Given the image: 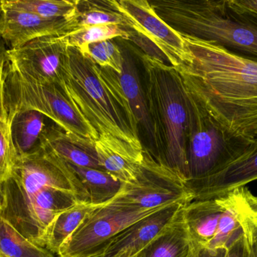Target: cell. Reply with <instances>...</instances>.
Wrapping results in <instances>:
<instances>
[{"label":"cell","instance_id":"277c9868","mask_svg":"<svg viewBox=\"0 0 257 257\" xmlns=\"http://www.w3.org/2000/svg\"><path fill=\"white\" fill-rule=\"evenodd\" d=\"M157 15L181 35L257 63V20L230 0H155Z\"/></svg>","mask_w":257,"mask_h":257},{"label":"cell","instance_id":"ffe728a7","mask_svg":"<svg viewBox=\"0 0 257 257\" xmlns=\"http://www.w3.org/2000/svg\"><path fill=\"white\" fill-rule=\"evenodd\" d=\"M223 210L221 197L192 201L184 205V221L195 250L207 248L212 241Z\"/></svg>","mask_w":257,"mask_h":257},{"label":"cell","instance_id":"9c48e42d","mask_svg":"<svg viewBox=\"0 0 257 257\" xmlns=\"http://www.w3.org/2000/svg\"><path fill=\"white\" fill-rule=\"evenodd\" d=\"M3 188L6 206L0 216L39 246L45 230L56 216L78 203L73 193L68 190L45 187L26 196L4 186Z\"/></svg>","mask_w":257,"mask_h":257},{"label":"cell","instance_id":"484cf974","mask_svg":"<svg viewBox=\"0 0 257 257\" xmlns=\"http://www.w3.org/2000/svg\"><path fill=\"white\" fill-rule=\"evenodd\" d=\"M54 255L24 237L0 216V257H55Z\"/></svg>","mask_w":257,"mask_h":257},{"label":"cell","instance_id":"44dd1931","mask_svg":"<svg viewBox=\"0 0 257 257\" xmlns=\"http://www.w3.org/2000/svg\"><path fill=\"white\" fill-rule=\"evenodd\" d=\"M184 207L173 223L134 257L193 256L195 249L184 221Z\"/></svg>","mask_w":257,"mask_h":257},{"label":"cell","instance_id":"5b68a950","mask_svg":"<svg viewBox=\"0 0 257 257\" xmlns=\"http://www.w3.org/2000/svg\"><path fill=\"white\" fill-rule=\"evenodd\" d=\"M5 93L9 113L26 110L39 112L72 140L86 147L94 148L99 134L80 116L59 84L33 79L6 61Z\"/></svg>","mask_w":257,"mask_h":257},{"label":"cell","instance_id":"6da1fadb","mask_svg":"<svg viewBox=\"0 0 257 257\" xmlns=\"http://www.w3.org/2000/svg\"><path fill=\"white\" fill-rule=\"evenodd\" d=\"M180 75L187 92L190 181L221 170L256 141L257 98H223L197 78Z\"/></svg>","mask_w":257,"mask_h":257},{"label":"cell","instance_id":"7c38bea8","mask_svg":"<svg viewBox=\"0 0 257 257\" xmlns=\"http://www.w3.org/2000/svg\"><path fill=\"white\" fill-rule=\"evenodd\" d=\"M68 46L62 36H45L6 50L8 64L41 82L60 84Z\"/></svg>","mask_w":257,"mask_h":257},{"label":"cell","instance_id":"d6a6232c","mask_svg":"<svg viewBox=\"0 0 257 257\" xmlns=\"http://www.w3.org/2000/svg\"><path fill=\"white\" fill-rule=\"evenodd\" d=\"M230 2L235 9L257 20V0H230Z\"/></svg>","mask_w":257,"mask_h":257},{"label":"cell","instance_id":"52a82bcc","mask_svg":"<svg viewBox=\"0 0 257 257\" xmlns=\"http://www.w3.org/2000/svg\"><path fill=\"white\" fill-rule=\"evenodd\" d=\"M109 202L142 209H156L173 204H188L192 196L187 181L144 151V159L136 180L122 184Z\"/></svg>","mask_w":257,"mask_h":257},{"label":"cell","instance_id":"83f0119b","mask_svg":"<svg viewBox=\"0 0 257 257\" xmlns=\"http://www.w3.org/2000/svg\"><path fill=\"white\" fill-rule=\"evenodd\" d=\"M3 4L48 19H68L73 15L78 0H1Z\"/></svg>","mask_w":257,"mask_h":257},{"label":"cell","instance_id":"4dcf8cb0","mask_svg":"<svg viewBox=\"0 0 257 257\" xmlns=\"http://www.w3.org/2000/svg\"><path fill=\"white\" fill-rule=\"evenodd\" d=\"M241 226L245 241V257H257V199L244 216Z\"/></svg>","mask_w":257,"mask_h":257},{"label":"cell","instance_id":"d590c367","mask_svg":"<svg viewBox=\"0 0 257 257\" xmlns=\"http://www.w3.org/2000/svg\"><path fill=\"white\" fill-rule=\"evenodd\" d=\"M6 206V196L3 184L0 182V215L3 214Z\"/></svg>","mask_w":257,"mask_h":257},{"label":"cell","instance_id":"7402d4cb","mask_svg":"<svg viewBox=\"0 0 257 257\" xmlns=\"http://www.w3.org/2000/svg\"><path fill=\"white\" fill-rule=\"evenodd\" d=\"M41 146L49 149L66 162L102 170L94 148L86 147L72 140L58 127L46 128Z\"/></svg>","mask_w":257,"mask_h":257},{"label":"cell","instance_id":"e575fe53","mask_svg":"<svg viewBox=\"0 0 257 257\" xmlns=\"http://www.w3.org/2000/svg\"><path fill=\"white\" fill-rule=\"evenodd\" d=\"M226 250H210L208 248H201L195 250L192 257H224Z\"/></svg>","mask_w":257,"mask_h":257},{"label":"cell","instance_id":"cb8c5ba5","mask_svg":"<svg viewBox=\"0 0 257 257\" xmlns=\"http://www.w3.org/2000/svg\"><path fill=\"white\" fill-rule=\"evenodd\" d=\"M68 21L69 33L78 29L98 25H118L130 30L127 19L111 6L109 0H78L75 12L71 18H68Z\"/></svg>","mask_w":257,"mask_h":257},{"label":"cell","instance_id":"f546056e","mask_svg":"<svg viewBox=\"0 0 257 257\" xmlns=\"http://www.w3.org/2000/svg\"><path fill=\"white\" fill-rule=\"evenodd\" d=\"M81 53L91 59L99 67L109 68L118 74L121 72L123 62V52L112 42V39L90 44Z\"/></svg>","mask_w":257,"mask_h":257},{"label":"cell","instance_id":"7a4b0ae2","mask_svg":"<svg viewBox=\"0 0 257 257\" xmlns=\"http://www.w3.org/2000/svg\"><path fill=\"white\" fill-rule=\"evenodd\" d=\"M59 85L99 136H111L144 152L131 109L104 79L99 66L75 48L68 46Z\"/></svg>","mask_w":257,"mask_h":257},{"label":"cell","instance_id":"2e32d148","mask_svg":"<svg viewBox=\"0 0 257 257\" xmlns=\"http://www.w3.org/2000/svg\"><path fill=\"white\" fill-rule=\"evenodd\" d=\"M93 147L103 172L122 184L136 181L143 161L144 152H139L124 142L108 135L99 136Z\"/></svg>","mask_w":257,"mask_h":257},{"label":"cell","instance_id":"e0dca14e","mask_svg":"<svg viewBox=\"0 0 257 257\" xmlns=\"http://www.w3.org/2000/svg\"><path fill=\"white\" fill-rule=\"evenodd\" d=\"M221 199L223 213L215 236L207 247L210 250H228L243 235L241 223L257 196L243 187L229 192Z\"/></svg>","mask_w":257,"mask_h":257},{"label":"cell","instance_id":"603a6c76","mask_svg":"<svg viewBox=\"0 0 257 257\" xmlns=\"http://www.w3.org/2000/svg\"><path fill=\"white\" fill-rule=\"evenodd\" d=\"M96 206L77 203L57 214L45 230L41 246L57 255L63 243L76 231Z\"/></svg>","mask_w":257,"mask_h":257},{"label":"cell","instance_id":"1f68e13d","mask_svg":"<svg viewBox=\"0 0 257 257\" xmlns=\"http://www.w3.org/2000/svg\"><path fill=\"white\" fill-rule=\"evenodd\" d=\"M5 54L0 56V116L8 113L6 104V93H5L6 66V59Z\"/></svg>","mask_w":257,"mask_h":257},{"label":"cell","instance_id":"d4e9b609","mask_svg":"<svg viewBox=\"0 0 257 257\" xmlns=\"http://www.w3.org/2000/svg\"><path fill=\"white\" fill-rule=\"evenodd\" d=\"M9 115L13 117L12 137L18 155L32 153L40 148L42 137L47 128L45 116L35 110H26Z\"/></svg>","mask_w":257,"mask_h":257},{"label":"cell","instance_id":"4fadbf2b","mask_svg":"<svg viewBox=\"0 0 257 257\" xmlns=\"http://www.w3.org/2000/svg\"><path fill=\"white\" fill-rule=\"evenodd\" d=\"M187 204H173L133 223L90 257H134L166 231Z\"/></svg>","mask_w":257,"mask_h":257},{"label":"cell","instance_id":"8d00e7d4","mask_svg":"<svg viewBox=\"0 0 257 257\" xmlns=\"http://www.w3.org/2000/svg\"><path fill=\"white\" fill-rule=\"evenodd\" d=\"M2 40H3V39L0 38V56L3 55V54H5L6 51V50H5L4 48H3V44L1 43Z\"/></svg>","mask_w":257,"mask_h":257},{"label":"cell","instance_id":"d6986e66","mask_svg":"<svg viewBox=\"0 0 257 257\" xmlns=\"http://www.w3.org/2000/svg\"><path fill=\"white\" fill-rule=\"evenodd\" d=\"M123 66L120 74L109 68L99 67L101 75L128 104L139 125H143L152 137V127L148 115L145 93L142 90L136 66L128 54H123Z\"/></svg>","mask_w":257,"mask_h":257},{"label":"cell","instance_id":"ac0fdd59","mask_svg":"<svg viewBox=\"0 0 257 257\" xmlns=\"http://www.w3.org/2000/svg\"><path fill=\"white\" fill-rule=\"evenodd\" d=\"M66 163L72 192L78 203H106L120 191L122 184L103 170Z\"/></svg>","mask_w":257,"mask_h":257},{"label":"cell","instance_id":"8992f818","mask_svg":"<svg viewBox=\"0 0 257 257\" xmlns=\"http://www.w3.org/2000/svg\"><path fill=\"white\" fill-rule=\"evenodd\" d=\"M190 60L177 70L197 78L217 95L257 98V63L234 55L211 42L182 35Z\"/></svg>","mask_w":257,"mask_h":257},{"label":"cell","instance_id":"f1b7e54d","mask_svg":"<svg viewBox=\"0 0 257 257\" xmlns=\"http://www.w3.org/2000/svg\"><path fill=\"white\" fill-rule=\"evenodd\" d=\"M12 120L9 112L0 116V182L3 184L12 177L18 158L12 137Z\"/></svg>","mask_w":257,"mask_h":257},{"label":"cell","instance_id":"4316f807","mask_svg":"<svg viewBox=\"0 0 257 257\" xmlns=\"http://www.w3.org/2000/svg\"><path fill=\"white\" fill-rule=\"evenodd\" d=\"M135 33L133 30L118 25H98L74 30L62 36L65 43L83 52L90 44L120 37L132 40Z\"/></svg>","mask_w":257,"mask_h":257},{"label":"cell","instance_id":"30bf717a","mask_svg":"<svg viewBox=\"0 0 257 257\" xmlns=\"http://www.w3.org/2000/svg\"><path fill=\"white\" fill-rule=\"evenodd\" d=\"M111 6L127 19L136 34L157 48L169 65L178 69L190 60L182 35L163 21L146 0H109Z\"/></svg>","mask_w":257,"mask_h":257},{"label":"cell","instance_id":"74e56055","mask_svg":"<svg viewBox=\"0 0 257 257\" xmlns=\"http://www.w3.org/2000/svg\"><path fill=\"white\" fill-rule=\"evenodd\" d=\"M57 257H58V256H57Z\"/></svg>","mask_w":257,"mask_h":257},{"label":"cell","instance_id":"9a60e30c","mask_svg":"<svg viewBox=\"0 0 257 257\" xmlns=\"http://www.w3.org/2000/svg\"><path fill=\"white\" fill-rule=\"evenodd\" d=\"M68 19H48L13 9L0 0V38L10 49L45 36H62L69 33Z\"/></svg>","mask_w":257,"mask_h":257},{"label":"cell","instance_id":"5bb4252c","mask_svg":"<svg viewBox=\"0 0 257 257\" xmlns=\"http://www.w3.org/2000/svg\"><path fill=\"white\" fill-rule=\"evenodd\" d=\"M257 181V140L235 161L216 173L190 180L187 187L192 201L221 197L229 192Z\"/></svg>","mask_w":257,"mask_h":257},{"label":"cell","instance_id":"ba28073f","mask_svg":"<svg viewBox=\"0 0 257 257\" xmlns=\"http://www.w3.org/2000/svg\"><path fill=\"white\" fill-rule=\"evenodd\" d=\"M166 207L142 209L111 202L97 205L63 243L57 256L90 257L133 223Z\"/></svg>","mask_w":257,"mask_h":257},{"label":"cell","instance_id":"8fae6325","mask_svg":"<svg viewBox=\"0 0 257 257\" xmlns=\"http://www.w3.org/2000/svg\"><path fill=\"white\" fill-rule=\"evenodd\" d=\"M3 186L26 196L45 187L72 192L66 163L42 146L32 153L18 155L12 177Z\"/></svg>","mask_w":257,"mask_h":257},{"label":"cell","instance_id":"836d02e7","mask_svg":"<svg viewBox=\"0 0 257 257\" xmlns=\"http://www.w3.org/2000/svg\"><path fill=\"white\" fill-rule=\"evenodd\" d=\"M246 246L244 235H241L228 250L224 257H245Z\"/></svg>","mask_w":257,"mask_h":257},{"label":"cell","instance_id":"3957f363","mask_svg":"<svg viewBox=\"0 0 257 257\" xmlns=\"http://www.w3.org/2000/svg\"><path fill=\"white\" fill-rule=\"evenodd\" d=\"M147 107L157 161L189 180L187 92L178 71L163 60L144 54Z\"/></svg>","mask_w":257,"mask_h":257}]
</instances>
